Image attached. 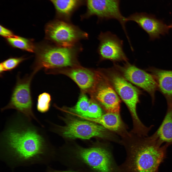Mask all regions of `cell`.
<instances>
[{
  "instance_id": "cb8c5ba5",
  "label": "cell",
  "mask_w": 172,
  "mask_h": 172,
  "mask_svg": "<svg viewBox=\"0 0 172 172\" xmlns=\"http://www.w3.org/2000/svg\"><path fill=\"white\" fill-rule=\"evenodd\" d=\"M0 34L2 36L6 38L16 36L11 31L1 25H0Z\"/></svg>"
},
{
  "instance_id": "8fae6325",
  "label": "cell",
  "mask_w": 172,
  "mask_h": 172,
  "mask_svg": "<svg viewBox=\"0 0 172 172\" xmlns=\"http://www.w3.org/2000/svg\"><path fill=\"white\" fill-rule=\"evenodd\" d=\"M118 66L121 71L123 77L127 81L148 92L153 102L155 93L158 87L152 75L127 62L123 66Z\"/></svg>"
},
{
  "instance_id": "8992f818",
  "label": "cell",
  "mask_w": 172,
  "mask_h": 172,
  "mask_svg": "<svg viewBox=\"0 0 172 172\" xmlns=\"http://www.w3.org/2000/svg\"><path fill=\"white\" fill-rule=\"evenodd\" d=\"M46 38L54 44L60 46H74L83 39L88 38V34L70 22L57 19L46 25Z\"/></svg>"
},
{
  "instance_id": "30bf717a",
  "label": "cell",
  "mask_w": 172,
  "mask_h": 172,
  "mask_svg": "<svg viewBox=\"0 0 172 172\" xmlns=\"http://www.w3.org/2000/svg\"><path fill=\"white\" fill-rule=\"evenodd\" d=\"M98 39L99 44L97 52L100 61L127 62L128 59L123 49V42L117 35L110 31L101 32Z\"/></svg>"
},
{
  "instance_id": "277c9868",
  "label": "cell",
  "mask_w": 172,
  "mask_h": 172,
  "mask_svg": "<svg viewBox=\"0 0 172 172\" xmlns=\"http://www.w3.org/2000/svg\"><path fill=\"white\" fill-rule=\"evenodd\" d=\"M69 160L70 168L83 172H117L111 153L102 147L81 148Z\"/></svg>"
},
{
  "instance_id": "d6986e66",
  "label": "cell",
  "mask_w": 172,
  "mask_h": 172,
  "mask_svg": "<svg viewBox=\"0 0 172 172\" xmlns=\"http://www.w3.org/2000/svg\"><path fill=\"white\" fill-rule=\"evenodd\" d=\"M8 43L13 47L33 52L35 47L32 42L28 39L18 36L6 38Z\"/></svg>"
},
{
  "instance_id": "5bb4252c",
  "label": "cell",
  "mask_w": 172,
  "mask_h": 172,
  "mask_svg": "<svg viewBox=\"0 0 172 172\" xmlns=\"http://www.w3.org/2000/svg\"><path fill=\"white\" fill-rule=\"evenodd\" d=\"M64 71L62 73L74 81L82 90L92 91L96 82L97 76L91 70L78 65Z\"/></svg>"
},
{
  "instance_id": "4fadbf2b",
  "label": "cell",
  "mask_w": 172,
  "mask_h": 172,
  "mask_svg": "<svg viewBox=\"0 0 172 172\" xmlns=\"http://www.w3.org/2000/svg\"><path fill=\"white\" fill-rule=\"evenodd\" d=\"M127 22L133 21L148 35L150 40H154L169 33V25L161 20L157 19L155 16L145 12L136 13L126 18Z\"/></svg>"
},
{
  "instance_id": "484cf974",
  "label": "cell",
  "mask_w": 172,
  "mask_h": 172,
  "mask_svg": "<svg viewBox=\"0 0 172 172\" xmlns=\"http://www.w3.org/2000/svg\"><path fill=\"white\" fill-rule=\"evenodd\" d=\"M5 71V70L2 64H0V76H2L4 72Z\"/></svg>"
},
{
  "instance_id": "3957f363",
  "label": "cell",
  "mask_w": 172,
  "mask_h": 172,
  "mask_svg": "<svg viewBox=\"0 0 172 172\" xmlns=\"http://www.w3.org/2000/svg\"><path fill=\"white\" fill-rule=\"evenodd\" d=\"M36 49L33 72L36 74L43 69L48 74H54L60 68L78 66L77 57L82 48L79 43L70 47L46 43L39 45Z\"/></svg>"
},
{
  "instance_id": "4316f807",
  "label": "cell",
  "mask_w": 172,
  "mask_h": 172,
  "mask_svg": "<svg viewBox=\"0 0 172 172\" xmlns=\"http://www.w3.org/2000/svg\"><path fill=\"white\" fill-rule=\"evenodd\" d=\"M169 26L170 28H171L172 29V22L169 25Z\"/></svg>"
},
{
  "instance_id": "ac0fdd59",
  "label": "cell",
  "mask_w": 172,
  "mask_h": 172,
  "mask_svg": "<svg viewBox=\"0 0 172 172\" xmlns=\"http://www.w3.org/2000/svg\"><path fill=\"white\" fill-rule=\"evenodd\" d=\"M156 132L163 143H172V105L168 106L164 118Z\"/></svg>"
},
{
  "instance_id": "7c38bea8",
  "label": "cell",
  "mask_w": 172,
  "mask_h": 172,
  "mask_svg": "<svg viewBox=\"0 0 172 172\" xmlns=\"http://www.w3.org/2000/svg\"><path fill=\"white\" fill-rule=\"evenodd\" d=\"M100 77L92 90L94 98L107 112L119 113L120 101L117 93L108 81Z\"/></svg>"
},
{
  "instance_id": "d4e9b609",
  "label": "cell",
  "mask_w": 172,
  "mask_h": 172,
  "mask_svg": "<svg viewBox=\"0 0 172 172\" xmlns=\"http://www.w3.org/2000/svg\"><path fill=\"white\" fill-rule=\"evenodd\" d=\"M49 172H83L76 170L70 169L67 170H51Z\"/></svg>"
},
{
  "instance_id": "7402d4cb",
  "label": "cell",
  "mask_w": 172,
  "mask_h": 172,
  "mask_svg": "<svg viewBox=\"0 0 172 172\" xmlns=\"http://www.w3.org/2000/svg\"><path fill=\"white\" fill-rule=\"evenodd\" d=\"M91 101L88 110L82 118H96L101 116L103 112L101 107L96 102Z\"/></svg>"
},
{
  "instance_id": "2e32d148",
  "label": "cell",
  "mask_w": 172,
  "mask_h": 172,
  "mask_svg": "<svg viewBox=\"0 0 172 172\" xmlns=\"http://www.w3.org/2000/svg\"><path fill=\"white\" fill-rule=\"evenodd\" d=\"M83 118L100 125L108 130L118 133L123 137L129 134L119 113L107 112L96 118Z\"/></svg>"
},
{
  "instance_id": "e0dca14e",
  "label": "cell",
  "mask_w": 172,
  "mask_h": 172,
  "mask_svg": "<svg viewBox=\"0 0 172 172\" xmlns=\"http://www.w3.org/2000/svg\"><path fill=\"white\" fill-rule=\"evenodd\" d=\"M53 5L57 19L70 22L74 12L85 3V0H49Z\"/></svg>"
},
{
  "instance_id": "7a4b0ae2",
  "label": "cell",
  "mask_w": 172,
  "mask_h": 172,
  "mask_svg": "<svg viewBox=\"0 0 172 172\" xmlns=\"http://www.w3.org/2000/svg\"><path fill=\"white\" fill-rule=\"evenodd\" d=\"M130 134L125 138L128 158L126 172H157L170 144L163 143L156 132L149 136Z\"/></svg>"
},
{
  "instance_id": "9c48e42d",
  "label": "cell",
  "mask_w": 172,
  "mask_h": 172,
  "mask_svg": "<svg viewBox=\"0 0 172 172\" xmlns=\"http://www.w3.org/2000/svg\"><path fill=\"white\" fill-rule=\"evenodd\" d=\"M61 130L63 136L70 139H89L95 137L107 139L113 138L108 130L100 125L75 119L69 120Z\"/></svg>"
},
{
  "instance_id": "6da1fadb",
  "label": "cell",
  "mask_w": 172,
  "mask_h": 172,
  "mask_svg": "<svg viewBox=\"0 0 172 172\" xmlns=\"http://www.w3.org/2000/svg\"><path fill=\"white\" fill-rule=\"evenodd\" d=\"M31 120L17 112L7 121L1 134L3 153L20 161L28 162L45 157L48 150L43 129Z\"/></svg>"
},
{
  "instance_id": "5b68a950",
  "label": "cell",
  "mask_w": 172,
  "mask_h": 172,
  "mask_svg": "<svg viewBox=\"0 0 172 172\" xmlns=\"http://www.w3.org/2000/svg\"><path fill=\"white\" fill-rule=\"evenodd\" d=\"M109 81L115 90L125 104L129 109L133 120L132 132L137 134L145 133L148 128L139 119L137 113L136 105L139 102L140 91L129 82L123 77L118 73L111 72Z\"/></svg>"
},
{
  "instance_id": "603a6c76",
  "label": "cell",
  "mask_w": 172,
  "mask_h": 172,
  "mask_svg": "<svg viewBox=\"0 0 172 172\" xmlns=\"http://www.w3.org/2000/svg\"><path fill=\"white\" fill-rule=\"evenodd\" d=\"M25 59L23 57H11L5 60L0 64L5 71H10L16 68Z\"/></svg>"
},
{
  "instance_id": "44dd1931",
  "label": "cell",
  "mask_w": 172,
  "mask_h": 172,
  "mask_svg": "<svg viewBox=\"0 0 172 172\" xmlns=\"http://www.w3.org/2000/svg\"><path fill=\"white\" fill-rule=\"evenodd\" d=\"M51 101L50 94L46 92L40 94L38 96L37 108L38 111L42 113H44L49 110Z\"/></svg>"
},
{
  "instance_id": "52a82bcc",
  "label": "cell",
  "mask_w": 172,
  "mask_h": 172,
  "mask_svg": "<svg viewBox=\"0 0 172 172\" xmlns=\"http://www.w3.org/2000/svg\"><path fill=\"white\" fill-rule=\"evenodd\" d=\"M35 74L32 72L23 78L18 75L16 82L12 90L10 101L6 106L1 109L3 112L13 109L30 119H34L41 126V124L35 115L32 110L33 102L32 97L31 84Z\"/></svg>"
},
{
  "instance_id": "9a60e30c",
  "label": "cell",
  "mask_w": 172,
  "mask_h": 172,
  "mask_svg": "<svg viewBox=\"0 0 172 172\" xmlns=\"http://www.w3.org/2000/svg\"><path fill=\"white\" fill-rule=\"evenodd\" d=\"M147 70L155 80L158 89L165 97L167 106L172 105V70L153 67H150Z\"/></svg>"
},
{
  "instance_id": "ba28073f",
  "label": "cell",
  "mask_w": 172,
  "mask_h": 172,
  "mask_svg": "<svg viewBox=\"0 0 172 172\" xmlns=\"http://www.w3.org/2000/svg\"><path fill=\"white\" fill-rule=\"evenodd\" d=\"M119 0H85L86 13L81 16L83 20L92 16H96L99 21L112 19L118 20L126 36H128L126 28V17L120 12Z\"/></svg>"
},
{
  "instance_id": "ffe728a7",
  "label": "cell",
  "mask_w": 172,
  "mask_h": 172,
  "mask_svg": "<svg viewBox=\"0 0 172 172\" xmlns=\"http://www.w3.org/2000/svg\"><path fill=\"white\" fill-rule=\"evenodd\" d=\"M90 103L91 101L86 96L83 94L81 96L75 105L69 109L71 113L82 117L87 111Z\"/></svg>"
}]
</instances>
